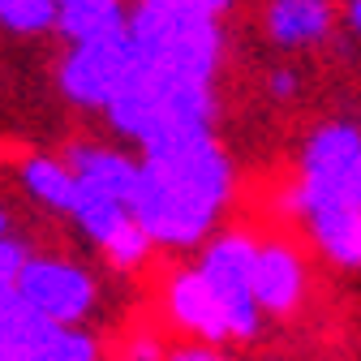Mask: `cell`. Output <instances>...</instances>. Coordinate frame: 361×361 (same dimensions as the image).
I'll return each mask as SVG.
<instances>
[{
  "mask_svg": "<svg viewBox=\"0 0 361 361\" xmlns=\"http://www.w3.org/2000/svg\"><path fill=\"white\" fill-rule=\"evenodd\" d=\"M314 202L361 207V133L353 125H323L305 142L301 180H297L288 207L301 211Z\"/></svg>",
  "mask_w": 361,
  "mask_h": 361,
  "instance_id": "3957f363",
  "label": "cell"
},
{
  "mask_svg": "<svg viewBox=\"0 0 361 361\" xmlns=\"http://www.w3.org/2000/svg\"><path fill=\"white\" fill-rule=\"evenodd\" d=\"M254 258H258V241L250 233H241V228L219 233L202 250V258H198V271L211 280V288L224 297V305L237 314L245 340H254L258 323H262V310L254 301Z\"/></svg>",
  "mask_w": 361,
  "mask_h": 361,
  "instance_id": "8992f818",
  "label": "cell"
},
{
  "mask_svg": "<svg viewBox=\"0 0 361 361\" xmlns=\"http://www.w3.org/2000/svg\"><path fill=\"white\" fill-rule=\"evenodd\" d=\"M348 26L361 35V0H348Z\"/></svg>",
  "mask_w": 361,
  "mask_h": 361,
  "instance_id": "44dd1931",
  "label": "cell"
},
{
  "mask_svg": "<svg viewBox=\"0 0 361 361\" xmlns=\"http://www.w3.org/2000/svg\"><path fill=\"white\" fill-rule=\"evenodd\" d=\"M121 361H168V353L155 336H129L121 344Z\"/></svg>",
  "mask_w": 361,
  "mask_h": 361,
  "instance_id": "ac0fdd59",
  "label": "cell"
},
{
  "mask_svg": "<svg viewBox=\"0 0 361 361\" xmlns=\"http://www.w3.org/2000/svg\"><path fill=\"white\" fill-rule=\"evenodd\" d=\"M310 241L319 245L336 267L344 271H361V207L348 202H314L301 207Z\"/></svg>",
  "mask_w": 361,
  "mask_h": 361,
  "instance_id": "30bf717a",
  "label": "cell"
},
{
  "mask_svg": "<svg viewBox=\"0 0 361 361\" xmlns=\"http://www.w3.org/2000/svg\"><path fill=\"white\" fill-rule=\"evenodd\" d=\"M26 258H30V254H26V245H22V241H13V237L0 241V297L18 288V276H22Z\"/></svg>",
  "mask_w": 361,
  "mask_h": 361,
  "instance_id": "e0dca14e",
  "label": "cell"
},
{
  "mask_svg": "<svg viewBox=\"0 0 361 361\" xmlns=\"http://www.w3.org/2000/svg\"><path fill=\"white\" fill-rule=\"evenodd\" d=\"M297 86H301V78H297L293 69H276V73L267 78V90H271L276 99H293V95H297Z\"/></svg>",
  "mask_w": 361,
  "mask_h": 361,
  "instance_id": "ffe728a7",
  "label": "cell"
},
{
  "mask_svg": "<svg viewBox=\"0 0 361 361\" xmlns=\"http://www.w3.org/2000/svg\"><path fill=\"white\" fill-rule=\"evenodd\" d=\"M13 293L52 327H78L99 297L95 276L69 258H26Z\"/></svg>",
  "mask_w": 361,
  "mask_h": 361,
  "instance_id": "5b68a950",
  "label": "cell"
},
{
  "mask_svg": "<svg viewBox=\"0 0 361 361\" xmlns=\"http://www.w3.org/2000/svg\"><path fill=\"white\" fill-rule=\"evenodd\" d=\"M5 237H9V211L0 207V241H5Z\"/></svg>",
  "mask_w": 361,
  "mask_h": 361,
  "instance_id": "7402d4cb",
  "label": "cell"
},
{
  "mask_svg": "<svg viewBox=\"0 0 361 361\" xmlns=\"http://www.w3.org/2000/svg\"><path fill=\"white\" fill-rule=\"evenodd\" d=\"M43 361H104V348H99L95 336L82 331V327H56Z\"/></svg>",
  "mask_w": 361,
  "mask_h": 361,
  "instance_id": "2e32d148",
  "label": "cell"
},
{
  "mask_svg": "<svg viewBox=\"0 0 361 361\" xmlns=\"http://www.w3.org/2000/svg\"><path fill=\"white\" fill-rule=\"evenodd\" d=\"M168 361H233V357H224L215 344H180L168 353Z\"/></svg>",
  "mask_w": 361,
  "mask_h": 361,
  "instance_id": "d6986e66",
  "label": "cell"
},
{
  "mask_svg": "<svg viewBox=\"0 0 361 361\" xmlns=\"http://www.w3.org/2000/svg\"><path fill=\"white\" fill-rule=\"evenodd\" d=\"M69 168L86 190L121 198L133 207V190H138V159H129L112 147H73L69 151Z\"/></svg>",
  "mask_w": 361,
  "mask_h": 361,
  "instance_id": "8fae6325",
  "label": "cell"
},
{
  "mask_svg": "<svg viewBox=\"0 0 361 361\" xmlns=\"http://www.w3.org/2000/svg\"><path fill=\"white\" fill-rule=\"evenodd\" d=\"M331 30V0H271L267 35L280 48H305Z\"/></svg>",
  "mask_w": 361,
  "mask_h": 361,
  "instance_id": "7c38bea8",
  "label": "cell"
},
{
  "mask_svg": "<svg viewBox=\"0 0 361 361\" xmlns=\"http://www.w3.org/2000/svg\"><path fill=\"white\" fill-rule=\"evenodd\" d=\"M254 301L262 314H288L305 301V258L288 241H267L254 258Z\"/></svg>",
  "mask_w": 361,
  "mask_h": 361,
  "instance_id": "9c48e42d",
  "label": "cell"
},
{
  "mask_svg": "<svg viewBox=\"0 0 361 361\" xmlns=\"http://www.w3.org/2000/svg\"><path fill=\"white\" fill-rule=\"evenodd\" d=\"M164 310H168V319L176 331H185L194 336L198 344H233V340H245L241 323H237V314L224 305V297L211 288V280L194 267L185 271H176V276L168 280L164 288Z\"/></svg>",
  "mask_w": 361,
  "mask_h": 361,
  "instance_id": "52a82bcc",
  "label": "cell"
},
{
  "mask_svg": "<svg viewBox=\"0 0 361 361\" xmlns=\"http://www.w3.org/2000/svg\"><path fill=\"white\" fill-rule=\"evenodd\" d=\"M233 194V164L211 133H168L142 147L133 219L151 245L202 241Z\"/></svg>",
  "mask_w": 361,
  "mask_h": 361,
  "instance_id": "6da1fadb",
  "label": "cell"
},
{
  "mask_svg": "<svg viewBox=\"0 0 361 361\" xmlns=\"http://www.w3.org/2000/svg\"><path fill=\"white\" fill-rule=\"evenodd\" d=\"M211 116H215L211 82L180 78L147 61H138L133 78L108 104V121L138 147H151L168 133H211Z\"/></svg>",
  "mask_w": 361,
  "mask_h": 361,
  "instance_id": "7a4b0ae2",
  "label": "cell"
},
{
  "mask_svg": "<svg viewBox=\"0 0 361 361\" xmlns=\"http://www.w3.org/2000/svg\"><path fill=\"white\" fill-rule=\"evenodd\" d=\"M0 26L18 35H39L56 26V0H0Z\"/></svg>",
  "mask_w": 361,
  "mask_h": 361,
  "instance_id": "9a60e30c",
  "label": "cell"
},
{
  "mask_svg": "<svg viewBox=\"0 0 361 361\" xmlns=\"http://www.w3.org/2000/svg\"><path fill=\"white\" fill-rule=\"evenodd\" d=\"M129 18L121 0H56V30L73 43L99 39L108 30H121Z\"/></svg>",
  "mask_w": 361,
  "mask_h": 361,
  "instance_id": "5bb4252c",
  "label": "cell"
},
{
  "mask_svg": "<svg viewBox=\"0 0 361 361\" xmlns=\"http://www.w3.org/2000/svg\"><path fill=\"white\" fill-rule=\"evenodd\" d=\"M22 185H26V194H30L35 202L52 207V211H61V215H73L78 194H82L73 168L61 164V159H48V155H35V159L22 164Z\"/></svg>",
  "mask_w": 361,
  "mask_h": 361,
  "instance_id": "4fadbf2b",
  "label": "cell"
},
{
  "mask_svg": "<svg viewBox=\"0 0 361 361\" xmlns=\"http://www.w3.org/2000/svg\"><path fill=\"white\" fill-rule=\"evenodd\" d=\"M138 61H142L138 43H133L129 22H125L121 30L73 43V52L61 65V90L82 108H104L108 112V104L121 95V86L133 78Z\"/></svg>",
  "mask_w": 361,
  "mask_h": 361,
  "instance_id": "277c9868",
  "label": "cell"
},
{
  "mask_svg": "<svg viewBox=\"0 0 361 361\" xmlns=\"http://www.w3.org/2000/svg\"><path fill=\"white\" fill-rule=\"evenodd\" d=\"M0 361H13V353H9V344L0 340Z\"/></svg>",
  "mask_w": 361,
  "mask_h": 361,
  "instance_id": "603a6c76",
  "label": "cell"
},
{
  "mask_svg": "<svg viewBox=\"0 0 361 361\" xmlns=\"http://www.w3.org/2000/svg\"><path fill=\"white\" fill-rule=\"evenodd\" d=\"M82 185V180H78ZM73 219L78 228L104 250V258L116 267V271H138L151 254V237L142 233V224L133 219V207L121 202V198H108V194H95L86 190L78 194V207H73Z\"/></svg>",
  "mask_w": 361,
  "mask_h": 361,
  "instance_id": "ba28073f",
  "label": "cell"
}]
</instances>
